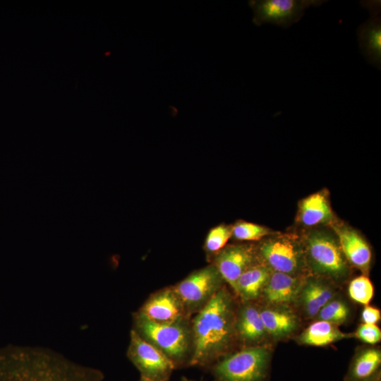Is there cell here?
I'll return each instance as SVG.
<instances>
[{"instance_id":"obj_1","label":"cell","mask_w":381,"mask_h":381,"mask_svg":"<svg viewBox=\"0 0 381 381\" xmlns=\"http://www.w3.org/2000/svg\"><path fill=\"white\" fill-rule=\"evenodd\" d=\"M99 370L40 346L0 350V381H103Z\"/></svg>"},{"instance_id":"obj_2","label":"cell","mask_w":381,"mask_h":381,"mask_svg":"<svg viewBox=\"0 0 381 381\" xmlns=\"http://www.w3.org/2000/svg\"><path fill=\"white\" fill-rule=\"evenodd\" d=\"M237 308L233 295L224 286L190 320L193 350L190 366H211L231 352L237 341Z\"/></svg>"},{"instance_id":"obj_3","label":"cell","mask_w":381,"mask_h":381,"mask_svg":"<svg viewBox=\"0 0 381 381\" xmlns=\"http://www.w3.org/2000/svg\"><path fill=\"white\" fill-rule=\"evenodd\" d=\"M133 318L132 329L164 353L175 369L190 366L193 350L190 319L170 324L157 323L138 311Z\"/></svg>"},{"instance_id":"obj_4","label":"cell","mask_w":381,"mask_h":381,"mask_svg":"<svg viewBox=\"0 0 381 381\" xmlns=\"http://www.w3.org/2000/svg\"><path fill=\"white\" fill-rule=\"evenodd\" d=\"M308 270L335 284L349 276V264L337 236L325 230L310 231L303 241Z\"/></svg>"},{"instance_id":"obj_5","label":"cell","mask_w":381,"mask_h":381,"mask_svg":"<svg viewBox=\"0 0 381 381\" xmlns=\"http://www.w3.org/2000/svg\"><path fill=\"white\" fill-rule=\"evenodd\" d=\"M272 350L263 344L243 346L220 358L211 367L214 381H267Z\"/></svg>"},{"instance_id":"obj_6","label":"cell","mask_w":381,"mask_h":381,"mask_svg":"<svg viewBox=\"0 0 381 381\" xmlns=\"http://www.w3.org/2000/svg\"><path fill=\"white\" fill-rule=\"evenodd\" d=\"M260 262L272 271L294 276H306L308 270L303 241L289 235L264 240L256 250Z\"/></svg>"},{"instance_id":"obj_7","label":"cell","mask_w":381,"mask_h":381,"mask_svg":"<svg viewBox=\"0 0 381 381\" xmlns=\"http://www.w3.org/2000/svg\"><path fill=\"white\" fill-rule=\"evenodd\" d=\"M224 284V281L217 267L210 264L193 272L172 286L190 317L200 311Z\"/></svg>"},{"instance_id":"obj_8","label":"cell","mask_w":381,"mask_h":381,"mask_svg":"<svg viewBox=\"0 0 381 381\" xmlns=\"http://www.w3.org/2000/svg\"><path fill=\"white\" fill-rule=\"evenodd\" d=\"M127 357L140 373V378L149 381H169L174 365L155 346L131 330Z\"/></svg>"},{"instance_id":"obj_9","label":"cell","mask_w":381,"mask_h":381,"mask_svg":"<svg viewBox=\"0 0 381 381\" xmlns=\"http://www.w3.org/2000/svg\"><path fill=\"white\" fill-rule=\"evenodd\" d=\"M323 0H250L248 5L253 12V23L260 26L272 23L288 28L298 22L310 6H319Z\"/></svg>"},{"instance_id":"obj_10","label":"cell","mask_w":381,"mask_h":381,"mask_svg":"<svg viewBox=\"0 0 381 381\" xmlns=\"http://www.w3.org/2000/svg\"><path fill=\"white\" fill-rule=\"evenodd\" d=\"M361 5L370 13L369 18L356 30L362 54L370 65L381 69V1H361Z\"/></svg>"},{"instance_id":"obj_11","label":"cell","mask_w":381,"mask_h":381,"mask_svg":"<svg viewBox=\"0 0 381 381\" xmlns=\"http://www.w3.org/2000/svg\"><path fill=\"white\" fill-rule=\"evenodd\" d=\"M138 311L157 323L170 324L190 319L172 286L152 294Z\"/></svg>"},{"instance_id":"obj_12","label":"cell","mask_w":381,"mask_h":381,"mask_svg":"<svg viewBox=\"0 0 381 381\" xmlns=\"http://www.w3.org/2000/svg\"><path fill=\"white\" fill-rule=\"evenodd\" d=\"M258 261L256 250L253 247L236 244L223 248L214 255L212 264L234 292L238 277Z\"/></svg>"},{"instance_id":"obj_13","label":"cell","mask_w":381,"mask_h":381,"mask_svg":"<svg viewBox=\"0 0 381 381\" xmlns=\"http://www.w3.org/2000/svg\"><path fill=\"white\" fill-rule=\"evenodd\" d=\"M338 295L335 284L325 278L306 277L294 306L308 319H315L320 309Z\"/></svg>"},{"instance_id":"obj_14","label":"cell","mask_w":381,"mask_h":381,"mask_svg":"<svg viewBox=\"0 0 381 381\" xmlns=\"http://www.w3.org/2000/svg\"><path fill=\"white\" fill-rule=\"evenodd\" d=\"M306 276L272 271L261 296L265 306H294Z\"/></svg>"},{"instance_id":"obj_15","label":"cell","mask_w":381,"mask_h":381,"mask_svg":"<svg viewBox=\"0 0 381 381\" xmlns=\"http://www.w3.org/2000/svg\"><path fill=\"white\" fill-rule=\"evenodd\" d=\"M259 310L268 337L275 341L287 339L299 329L300 316L291 306H264Z\"/></svg>"},{"instance_id":"obj_16","label":"cell","mask_w":381,"mask_h":381,"mask_svg":"<svg viewBox=\"0 0 381 381\" xmlns=\"http://www.w3.org/2000/svg\"><path fill=\"white\" fill-rule=\"evenodd\" d=\"M236 339L243 346L263 345L268 337L260 315L259 306L254 302H242L236 315Z\"/></svg>"},{"instance_id":"obj_17","label":"cell","mask_w":381,"mask_h":381,"mask_svg":"<svg viewBox=\"0 0 381 381\" xmlns=\"http://www.w3.org/2000/svg\"><path fill=\"white\" fill-rule=\"evenodd\" d=\"M334 231L349 264L367 274L372 261L371 250L367 242L358 233L349 227L337 226Z\"/></svg>"},{"instance_id":"obj_18","label":"cell","mask_w":381,"mask_h":381,"mask_svg":"<svg viewBox=\"0 0 381 381\" xmlns=\"http://www.w3.org/2000/svg\"><path fill=\"white\" fill-rule=\"evenodd\" d=\"M381 350L375 346H366L356 351L344 381H380Z\"/></svg>"},{"instance_id":"obj_19","label":"cell","mask_w":381,"mask_h":381,"mask_svg":"<svg viewBox=\"0 0 381 381\" xmlns=\"http://www.w3.org/2000/svg\"><path fill=\"white\" fill-rule=\"evenodd\" d=\"M271 272L267 266L258 261L238 277L234 293L242 302H254L260 298Z\"/></svg>"},{"instance_id":"obj_20","label":"cell","mask_w":381,"mask_h":381,"mask_svg":"<svg viewBox=\"0 0 381 381\" xmlns=\"http://www.w3.org/2000/svg\"><path fill=\"white\" fill-rule=\"evenodd\" d=\"M352 337L353 334L344 333L335 325L316 320L297 336L296 341L300 344L325 346Z\"/></svg>"},{"instance_id":"obj_21","label":"cell","mask_w":381,"mask_h":381,"mask_svg":"<svg viewBox=\"0 0 381 381\" xmlns=\"http://www.w3.org/2000/svg\"><path fill=\"white\" fill-rule=\"evenodd\" d=\"M298 218L307 226H313L330 222L332 212L327 195L323 192L313 193L300 202Z\"/></svg>"},{"instance_id":"obj_22","label":"cell","mask_w":381,"mask_h":381,"mask_svg":"<svg viewBox=\"0 0 381 381\" xmlns=\"http://www.w3.org/2000/svg\"><path fill=\"white\" fill-rule=\"evenodd\" d=\"M350 316L351 308L348 303L337 295L320 309L315 320L339 326L347 322Z\"/></svg>"},{"instance_id":"obj_23","label":"cell","mask_w":381,"mask_h":381,"mask_svg":"<svg viewBox=\"0 0 381 381\" xmlns=\"http://www.w3.org/2000/svg\"><path fill=\"white\" fill-rule=\"evenodd\" d=\"M349 297L355 302L368 305L374 295V287L366 275H361L352 279L348 286Z\"/></svg>"},{"instance_id":"obj_24","label":"cell","mask_w":381,"mask_h":381,"mask_svg":"<svg viewBox=\"0 0 381 381\" xmlns=\"http://www.w3.org/2000/svg\"><path fill=\"white\" fill-rule=\"evenodd\" d=\"M232 236V226L225 224L218 225L210 230L205 241V250L208 255H216L225 247Z\"/></svg>"},{"instance_id":"obj_25","label":"cell","mask_w":381,"mask_h":381,"mask_svg":"<svg viewBox=\"0 0 381 381\" xmlns=\"http://www.w3.org/2000/svg\"><path fill=\"white\" fill-rule=\"evenodd\" d=\"M270 234L269 229L247 222H240L232 226V236L240 241H258Z\"/></svg>"},{"instance_id":"obj_26","label":"cell","mask_w":381,"mask_h":381,"mask_svg":"<svg viewBox=\"0 0 381 381\" xmlns=\"http://www.w3.org/2000/svg\"><path fill=\"white\" fill-rule=\"evenodd\" d=\"M353 336L365 344L375 345L381 340V330L377 325L361 323Z\"/></svg>"},{"instance_id":"obj_27","label":"cell","mask_w":381,"mask_h":381,"mask_svg":"<svg viewBox=\"0 0 381 381\" xmlns=\"http://www.w3.org/2000/svg\"><path fill=\"white\" fill-rule=\"evenodd\" d=\"M381 318L380 309L366 305L361 313L362 323L376 325Z\"/></svg>"},{"instance_id":"obj_28","label":"cell","mask_w":381,"mask_h":381,"mask_svg":"<svg viewBox=\"0 0 381 381\" xmlns=\"http://www.w3.org/2000/svg\"><path fill=\"white\" fill-rule=\"evenodd\" d=\"M182 381H195V380H191V379H188V378L186 377H182Z\"/></svg>"},{"instance_id":"obj_29","label":"cell","mask_w":381,"mask_h":381,"mask_svg":"<svg viewBox=\"0 0 381 381\" xmlns=\"http://www.w3.org/2000/svg\"><path fill=\"white\" fill-rule=\"evenodd\" d=\"M138 381H149V380H144V379L140 378L139 380H138Z\"/></svg>"}]
</instances>
